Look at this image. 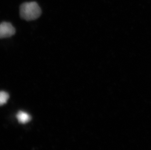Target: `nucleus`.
Instances as JSON below:
<instances>
[{"label":"nucleus","instance_id":"f257e3e1","mask_svg":"<svg viewBox=\"0 0 151 150\" xmlns=\"http://www.w3.org/2000/svg\"><path fill=\"white\" fill-rule=\"evenodd\" d=\"M41 12L40 6L35 1L24 3L20 6V16L22 18L27 21L38 18L41 14Z\"/></svg>","mask_w":151,"mask_h":150},{"label":"nucleus","instance_id":"f03ea898","mask_svg":"<svg viewBox=\"0 0 151 150\" xmlns=\"http://www.w3.org/2000/svg\"><path fill=\"white\" fill-rule=\"evenodd\" d=\"M15 33V29L10 23L3 22L0 24V38H9Z\"/></svg>","mask_w":151,"mask_h":150},{"label":"nucleus","instance_id":"7ed1b4c3","mask_svg":"<svg viewBox=\"0 0 151 150\" xmlns=\"http://www.w3.org/2000/svg\"><path fill=\"white\" fill-rule=\"evenodd\" d=\"M17 118L19 122L23 124L27 123L31 119L30 115L23 111H19L18 113Z\"/></svg>","mask_w":151,"mask_h":150},{"label":"nucleus","instance_id":"20e7f679","mask_svg":"<svg viewBox=\"0 0 151 150\" xmlns=\"http://www.w3.org/2000/svg\"><path fill=\"white\" fill-rule=\"evenodd\" d=\"M9 94L4 91H0V106L7 102L9 99Z\"/></svg>","mask_w":151,"mask_h":150}]
</instances>
